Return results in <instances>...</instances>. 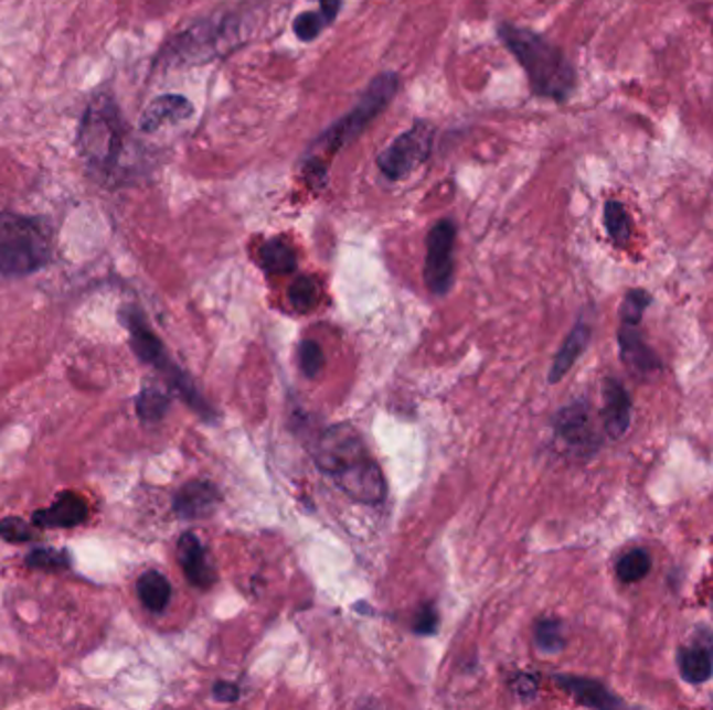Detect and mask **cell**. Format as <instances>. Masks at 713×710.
<instances>
[{"label":"cell","instance_id":"obj_23","mask_svg":"<svg viewBox=\"0 0 713 710\" xmlns=\"http://www.w3.org/2000/svg\"><path fill=\"white\" fill-rule=\"evenodd\" d=\"M603 224L605 229L611 238V243L624 248L626 244L630 243L632 238V224H630V215L626 211V206L621 205L619 201H607L605 208H603Z\"/></svg>","mask_w":713,"mask_h":710},{"label":"cell","instance_id":"obj_24","mask_svg":"<svg viewBox=\"0 0 713 710\" xmlns=\"http://www.w3.org/2000/svg\"><path fill=\"white\" fill-rule=\"evenodd\" d=\"M649 571H651V557L642 548L628 550L624 557H619L618 564H616L618 580L624 583H637V581L645 580L649 575Z\"/></svg>","mask_w":713,"mask_h":710},{"label":"cell","instance_id":"obj_26","mask_svg":"<svg viewBox=\"0 0 713 710\" xmlns=\"http://www.w3.org/2000/svg\"><path fill=\"white\" fill-rule=\"evenodd\" d=\"M288 300L299 313H309L318 304V281L313 280V278H307V276H300V278L290 283Z\"/></svg>","mask_w":713,"mask_h":710},{"label":"cell","instance_id":"obj_7","mask_svg":"<svg viewBox=\"0 0 713 710\" xmlns=\"http://www.w3.org/2000/svg\"><path fill=\"white\" fill-rule=\"evenodd\" d=\"M455 236L457 229L449 219H443L434 225L426 240V265H424V280L434 294H447L455 278Z\"/></svg>","mask_w":713,"mask_h":710},{"label":"cell","instance_id":"obj_36","mask_svg":"<svg viewBox=\"0 0 713 710\" xmlns=\"http://www.w3.org/2000/svg\"><path fill=\"white\" fill-rule=\"evenodd\" d=\"M518 693L520 696H534L536 693V679L530 675H522L518 679Z\"/></svg>","mask_w":713,"mask_h":710},{"label":"cell","instance_id":"obj_33","mask_svg":"<svg viewBox=\"0 0 713 710\" xmlns=\"http://www.w3.org/2000/svg\"><path fill=\"white\" fill-rule=\"evenodd\" d=\"M436 625H438V615H436L434 606L428 604V606H424L417 613L415 623H413V630H415V634H432L436 630Z\"/></svg>","mask_w":713,"mask_h":710},{"label":"cell","instance_id":"obj_20","mask_svg":"<svg viewBox=\"0 0 713 710\" xmlns=\"http://www.w3.org/2000/svg\"><path fill=\"white\" fill-rule=\"evenodd\" d=\"M588 342H590V327L581 321V323L570 332V336L565 337V342H563L560 353L555 355V361H553L551 372H549V381H551V384L562 381L565 374H567V372L574 367V363L578 361V356L586 351Z\"/></svg>","mask_w":713,"mask_h":710},{"label":"cell","instance_id":"obj_16","mask_svg":"<svg viewBox=\"0 0 713 710\" xmlns=\"http://www.w3.org/2000/svg\"><path fill=\"white\" fill-rule=\"evenodd\" d=\"M192 112L194 107L187 96H180V94L157 96L140 117V130L152 133L161 130L163 126L187 121L188 117H192Z\"/></svg>","mask_w":713,"mask_h":710},{"label":"cell","instance_id":"obj_13","mask_svg":"<svg viewBox=\"0 0 713 710\" xmlns=\"http://www.w3.org/2000/svg\"><path fill=\"white\" fill-rule=\"evenodd\" d=\"M619 356L630 374L649 377L661 369V361L645 342L637 323H619Z\"/></svg>","mask_w":713,"mask_h":710},{"label":"cell","instance_id":"obj_17","mask_svg":"<svg viewBox=\"0 0 713 710\" xmlns=\"http://www.w3.org/2000/svg\"><path fill=\"white\" fill-rule=\"evenodd\" d=\"M555 684L563 692L570 693L578 704L588 709H618L624 702L618 696L609 692L600 681L586 679V677H574V675H557Z\"/></svg>","mask_w":713,"mask_h":710},{"label":"cell","instance_id":"obj_4","mask_svg":"<svg viewBox=\"0 0 713 710\" xmlns=\"http://www.w3.org/2000/svg\"><path fill=\"white\" fill-rule=\"evenodd\" d=\"M398 90H401L398 74L384 72V74L374 77L355 107L344 117H340L334 126H330L328 130L323 131L316 142V147L330 152V154L349 147L380 112L386 111V107L393 103Z\"/></svg>","mask_w":713,"mask_h":710},{"label":"cell","instance_id":"obj_34","mask_svg":"<svg viewBox=\"0 0 713 710\" xmlns=\"http://www.w3.org/2000/svg\"><path fill=\"white\" fill-rule=\"evenodd\" d=\"M213 696L217 698V700H222V702H234V700H238V696H241V692H238V688L236 686H232V684H217L215 688H213Z\"/></svg>","mask_w":713,"mask_h":710},{"label":"cell","instance_id":"obj_9","mask_svg":"<svg viewBox=\"0 0 713 710\" xmlns=\"http://www.w3.org/2000/svg\"><path fill=\"white\" fill-rule=\"evenodd\" d=\"M225 36V23H199L184 34L171 37L168 46L161 51V61L166 65H187V63H205L213 58L217 51V42Z\"/></svg>","mask_w":713,"mask_h":710},{"label":"cell","instance_id":"obj_1","mask_svg":"<svg viewBox=\"0 0 713 710\" xmlns=\"http://www.w3.org/2000/svg\"><path fill=\"white\" fill-rule=\"evenodd\" d=\"M499 37L524 67L532 93L565 103L576 90L578 75L572 61L551 40L511 23L499 25Z\"/></svg>","mask_w":713,"mask_h":710},{"label":"cell","instance_id":"obj_18","mask_svg":"<svg viewBox=\"0 0 713 710\" xmlns=\"http://www.w3.org/2000/svg\"><path fill=\"white\" fill-rule=\"evenodd\" d=\"M178 561L180 567L184 569L187 580L199 588V590H206L213 585L215 581V573L211 562L206 561L205 548L201 540L194 534H184L178 542Z\"/></svg>","mask_w":713,"mask_h":710},{"label":"cell","instance_id":"obj_22","mask_svg":"<svg viewBox=\"0 0 713 710\" xmlns=\"http://www.w3.org/2000/svg\"><path fill=\"white\" fill-rule=\"evenodd\" d=\"M259 259H262L263 269L274 276H288L297 269V255L292 246L280 238L263 244Z\"/></svg>","mask_w":713,"mask_h":710},{"label":"cell","instance_id":"obj_12","mask_svg":"<svg viewBox=\"0 0 713 710\" xmlns=\"http://www.w3.org/2000/svg\"><path fill=\"white\" fill-rule=\"evenodd\" d=\"M678 671L689 684H705L713 675V632L701 625L687 646L678 648Z\"/></svg>","mask_w":713,"mask_h":710},{"label":"cell","instance_id":"obj_15","mask_svg":"<svg viewBox=\"0 0 713 710\" xmlns=\"http://www.w3.org/2000/svg\"><path fill=\"white\" fill-rule=\"evenodd\" d=\"M88 519V505L74 492H61L49 508H40L32 517V524L44 529H72Z\"/></svg>","mask_w":713,"mask_h":710},{"label":"cell","instance_id":"obj_10","mask_svg":"<svg viewBox=\"0 0 713 710\" xmlns=\"http://www.w3.org/2000/svg\"><path fill=\"white\" fill-rule=\"evenodd\" d=\"M555 433L563 444L581 456L595 454L599 449V435L593 428L590 409L586 402H574L555 417Z\"/></svg>","mask_w":713,"mask_h":710},{"label":"cell","instance_id":"obj_27","mask_svg":"<svg viewBox=\"0 0 713 710\" xmlns=\"http://www.w3.org/2000/svg\"><path fill=\"white\" fill-rule=\"evenodd\" d=\"M534 639H536V646L546 653V655H555L560 653L565 644L563 639L562 623L557 618H543L539 621L536 625V632H534Z\"/></svg>","mask_w":713,"mask_h":710},{"label":"cell","instance_id":"obj_8","mask_svg":"<svg viewBox=\"0 0 713 710\" xmlns=\"http://www.w3.org/2000/svg\"><path fill=\"white\" fill-rule=\"evenodd\" d=\"M368 456L370 452L365 449L361 435L349 426H332L330 430L323 431L316 449L318 467L332 477Z\"/></svg>","mask_w":713,"mask_h":710},{"label":"cell","instance_id":"obj_19","mask_svg":"<svg viewBox=\"0 0 713 710\" xmlns=\"http://www.w3.org/2000/svg\"><path fill=\"white\" fill-rule=\"evenodd\" d=\"M220 505V492L209 482H190L173 498V510L182 519H201Z\"/></svg>","mask_w":713,"mask_h":710},{"label":"cell","instance_id":"obj_32","mask_svg":"<svg viewBox=\"0 0 713 710\" xmlns=\"http://www.w3.org/2000/svg\"><path fill=\"white\" fill-rule=\"evenodd\" d=\"M299 363L302 374L316 377L323 367V353L316 342H302L299 348Z\"/></svg>","mask_w":713,"mask_h":710},{"label":"cell","instance_id":"obj_21","mask_svg":"<svg viewBox=\"0 0 713 710\" xmlns=\"http://www.w3.org/2000/svg\"><path fill=\"white\" fill-rule=\"evenodd\" d=\"M136 590H138V599L145 604V609H149L152 613L166 611V606L171 600V585H169L168 578L161 575L159 571L142 573L136 583Z\"/></svg>","mask_w":713,"mask_h":710},{"label":"cell","instance_id":"obj_29","mask_svg":"<svg viewBox=\"0 0 713 710\" xmlns=\"http://www.w3.org/2000/svg\"><path fill=\"white\" fill-rule=\"evenodd\" d=\"M28 564L42 571H58L70 567V552L55 548H36L28 555Z\"/></svg>","mask_w":713,"mask_h":710},{"label":"cell","instance_id":"obj_6","mask_svg":"<svg viewBox=\"0 0 713 710\" xmlns=\"http://www.w3.org/2000/svg\"><path fill=\"white\" fill-rule=\"evenodd\" d=\"M434 126L428 121H415L412 128L403 131L391 147L382 150L377 157V168L389 180H403L419 168L430 157L434 144Z\"/></svg>","mask_w":713,"mask_h":710},{"label":"cell","instance_id":"obj_30","mask_svg":"<svg viewBox=\"0 0 713 710\" xmlns=\"http://www.w3.org/2000/svg\"><path fill=\"white\" fill-rule=\"evenodd\" d=\"M326 25H328V21H326V18H323L321 13H311V11H307V13H300V15H297L295 23H292V30H295V34H297V37L302 40V42H311V40H316V37L321 34V30H323Z\"/></svg>","mask_w":713,"mask_h":710},{"label":"cell","instance_id":"obj_5","mask_svg":"<svg viewBox=\"0 0 713 710\" xmlns=\"http://www.w3.org/2000/svg\"><path fill=\"white\" fill-rule=\"evenodd\" d=\"M124 321H126V327L130 332L131 348H134V353L138 355V358H142L147 365H152L157 372L166 375L169 386L180 394L194 411L209 417L211 409L206 407L205 400L194 390L190 377L182 374V369L169 358L161 340L152 334L145 315L136 306H126Z\"/></svg>","mask_w":713,"mask_h":710},{"label":"cell","instance_id":"obj_31","mask_svg":"<svg viewBox=\"0 0 713 710\" xmlns=\"http://www.w3.org/2000/svg\"><path fill=\"white\" fill-rule=\"evenodd\" d=\"M0 538L4 542L21 544L32 542L34 540V531L32 527L21 521L19 517H7L0 521Z\"/></svg>","mask_w":713,"mask_h":710},{"label":"cell","instance_id":"obj_11","mask_svg":"<svg viewBox=\"0 0 713 710\" xmlns=\"http://www.w3.org/2000/svg\"><path fill=\"white\" fill-rule=\"evenodd\" d=\"M334 480L344 494H349L356 503H363V505H375L386 496V482H384L382 469L377 467L372 454L359 461L353 467L338 473Z\"/></svg>","mask_w":713,"mask_h":710},{"label":"cell","instance_id":"obj_25","mask_svg":"<svg viewBox=\"0 0 713 710\" xmlns=\"http://www.w3.org/2000/svg\"><path fill=\"white\" fill-rule=\"evenodd\" d=\"M168 409L169 396L159 392V390H155V388L142 390L140 396L136 398V411H138V417L145 423H157V421H161L166 417Z\"/></svg>","mask_w":713,"mask_h":710},{"label":"cell","instance_id":"obj_2","mask_svg":"<svg viewBox=\"0 0 713 710\" xmlns=\"http://www.w3.org/2000/svg\"><path fill=\"white\" fill-rule=\"evenodd\" d=\"M126 142L124 121L111 96L98 94L82 117L77 131V150L84 163L96 171H111Z\"/></svg>","mask_w":713,"mask_h":710},{"label":"cell","instance_id":"obj_37","mask_svg":"<svg viewBox=\"0 0 713 710\" xmlns=\"http://www.w3.org/2000/svg\"><path fill=\"white\" fill-rule=\"evenodd\" d=\"M712 606H713V596H712Z\"/></svg>","mask_w":713,"mask_h":710},{"label":"cell","instance_id":"obj_3","mask_svg":"<svg viewBox=\"0 0 713 710\" xmlns=\"http://www.w3.org/2000/svg\"><path fill=\"white\" fill-rule=\"evenodd\" d=\"M51 261L49 229L40 219L2 213L0 215V276L21 278Z\"/></svg>","mask_w":713,"mask_h":710},{"label":"cell","instance_id":"obj_28","mask_svg":"<svg viewBox=\"0 0 713 710\" xmlns=\"http://www.w3.org/2000/svg\"><path fill=\"white\" fill-rule=\"evenodd\" d=\"M649 304H651V294L647 290H640V288L630 290L626 294L624 302H621L619 323H637V325H640Z\"/></svg>","mask_w":713,"mask_h":710},{"label":"cell","instance_id":"obj_14","mask_svg":"<svg viewBox=\"0 0 713 710\" xmlns=\"http://www.w3.org/2000/svg\"><path fill=\"white\" fill-rule=\"evenodd\" d=\"M603 428L609 438L619 440L632 421V400L626 386L616 377H607L603 384Z\"/></svg>","mask_w":713,"mask_h":710},{"label":"cell","instance_id":"obj_35","mask_svg":"<svg viewBox=\"0 0 713 710\" xmlns=\"http://www.w3.org/2000/svg\"><path fill=\"white\" fill-rule=\"evenodd\" d=\"M319 4H321L319 13L326 18L328 23H332L340 11V0H319Z\"/></svg>","mask_w":713,"mask_h":710}]
</instances>
